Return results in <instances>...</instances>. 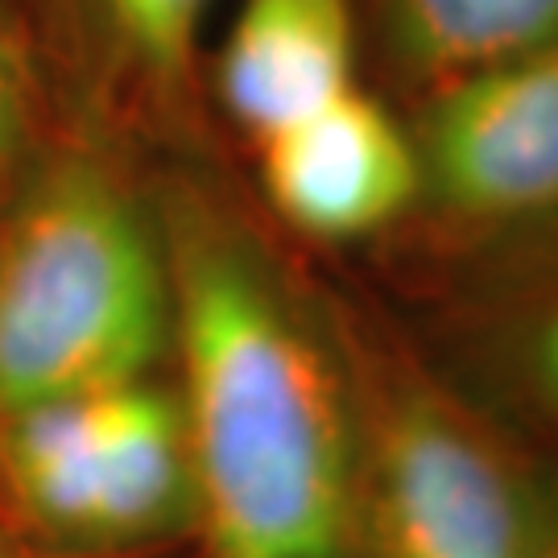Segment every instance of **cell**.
Returning a JSON list of instances; mask_svg holds the SVG:
<instances>
[{
	"instance_id": "obj_1",
	"label": "cell",
	"mask_w": 558,
	"mask_h": 558,
	"mask_svg": "<svg viewBox=\"0 0 558 558\" xmlns=\"http://www.w3.org/2000/svg\"><path fill=\"white\" fill-rule=\"evenodd\" d=\"M161 232L203 558H352L360 422L331 352L232 223L186 203Z\"/></svg>"
},
{
	"instance_id": "obj_5",
	"label": "cell",
	"mask_w": 558,
	"mask_h": 558,
	"mask_svg": "<svg viewBox=\"0 0 558 558\" xmlns=\"http://www.w3.org/2000/svg\"><path fill=\"white\" fill-rule=\"evenodd\" d=\"M422 199L468 223L558 211V50L476 71L422 100Z\"/></svg>"
},
{
	"instance_id": "obj_10",
	"label": "cell",
	"mask_w": 558,
	"mask_h": 558,
	"mask_svg": "<svg viewBox=\"0 0 558 558\" xmlns=\"http://www.w3.org/2000/svg\"><path fill=\"white\" fill-rule=\"evenodd\" d=\"M29 137H34L29 71L9 25L0 21V203L29 170Z\"/></svg>"
},
{
	"instance_id": "obj_8",
	"label": "cell",
	"mask_w": 558,
	"mask_h": 558,
	"mask_svg": "<svg viewBox=\"0 0 558 558\" xmlns=\"http://www.w3.org/2000/svg\"><path fill=\"white\" fill-rule=\"evenodd\" d=\"M385 66L422 92L558 50V0H377Z\"/></svg>"
},
{
	"instance_id": "obj_4",
	"label": "cell",
	"mask_w": 558,
	"mask_h": 558,
	"mask_svg": "<svg viewBox=\"0 0 558 558\" xmlns=\"http://www.w3.org/2000/svg\"><path fill=\"white\" fill-rule=\"evenodd\" d=\"M550 538L530 472L439 393L401 389L360 430L352 558H538Z\"/></svg>"
},
{
	"instance_id": "obj_9",
	"label": "cell",
	"mask_w": 558,
	"mask_h": 558,
	"mask_svg": "<svg viewBox=\"0 0 558 558\" xmlns=\"http://www.w3.org/2000/svg\"><path fill=\"white\" fill-rule=\"evenodd\" d=\"M207 4L211 0H100L124 54L161 83H179L191 71Z\"/></svg>"
},
{
	"instance_id": "obj_6",
	"label": "cell",
	"mask_w": 558,
	"mask_h": 558,
	"mask_svg": "<svg viewBox=\"0 0 558 558\" xmlns=\"http://www.w3.org/2000/svg\"><path fill=\"white\" fill-rule=\"evenodd\" d=\"M257 145L265 195L306 236H368L422 199L410 129L360 87L339 92Z\"/></svg>"
},
{
	"instance_id": "obj_7",
	"label": "cell",
	"mask_w": 558,
	"mask_h": 558,
	"mask_svg": "<svg viewBox=\"0 0 558 558\" xmlns=\"http://www.w3.org/2000/svg\"><path fill=\"white\" fill-rule=\"evenodd\" d=\"M216 87L228 117L257 141L336 100L356 87V4L240 0Z\"/></svg>"
},
{
	"instance_id": "obj_2",
	"label": "cell",
	"mask_w": 558,
	"mask_h": 558,
	"mask_svg": "<svg viewBox=\"0 0 558 558\" xmlns=\"http://www.w3.org/2000/svg\"><path fill=\"white\" fill-rule=\"evenodd\" d=\"M170 336L161 223L92 154L29 166L0 203V418L154 377Z\"/></svg>"
},
{
	"instance_id": "obj_11",
	"label": "cell",
	"mask_w": 558,
	"mask_h": 558,
	"mask_svg": "<svg viewBox=\"0 0 558 558\" xmlns=\"http://www.w3.org/2000/svg\"><path fill=\"white\" fill-rule=\"evenodd\" d=\"M530 364H534V377H538L542 393L558 405V302L542 315L538 327H534Z\"/></svg>"
},
{
	"instance_id": "obj_12",
	"label": "cell",
	"mask_w": 558,
	"mask_h": 558,
	"mask_svg": "<svg viewBox=\"0 0 558 558\" xmlns=\"http://www.w3.org/2000/svg\"><path fill=\"white\" fill-rule=\"evenodd\" d=\"M0 558H62V555H50V550L34 546L29 538L13 534L9 525H0Z\"/></svg>"
},
{
	"instance_id": "obj_3",
	"label": "cell",
	"mask_w": 558,
	"mask_h": 558,
	"mask_svg": "<svg viewBox=\"0 0 558 558\" xmlns=\"http://www.w3.org/2000/svg\"><path fill=\"white\" fill-rule=\"evenodd\" d=\"M9 530L62 558H112L195 534V463L161 373L0 418Z\"/></svg>"
},
{
	"instance_id": "obj_13",
	"label": "cell",
	"mask_w": 558,
	"mask_h": 558,
	"mask_svg": "<svg viewBox=\"0 0 558 558\" xmlns=\"http://www.w3.org/2000/svg\"><path fill=\"white\" fill-rule=\"evenodd\" d=\"M538 558H558V534H555L550 542H546V550H542Z\"/></svg>"
}]
</instances>
